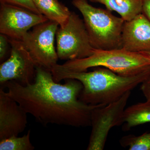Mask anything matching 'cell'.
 Returning <instances> with one entry per match:
<instances>
[{"label":"cell","instance_id":"cell-20","mask_svg":"<svg viewBox=\"0 0 150 150\" xmlns=\"http://www.w3.org/2000/svg\"><path fill=\"white\" fill-rule=\"evenodd\" d=\"M142 13L150 21V0H143Z\"/></svg>","mask_w":150,"mask_h":150},{"label":"cell","instance_id":"cell-4","mask_svg":"<svg viewBox=\"0 0 150 150\" xmlns=\"http://www.w3.org/2000/svg\"><path fill=\"white\" fill-rule=\"evenodd\" d=\"M72 4L83 16L85 26L95 49L109 50L122 47L124 21L108 10L96 8L87 0H73Z\"/></svg>","mask_w":150,"mask_h":150},{"label":"cell","instance_id":"cell-1","mask_svg":"<svg viewBox=\"0 0 150 150\" xmlns=\"http://www.w3.org/2000/svg\"><path fill=\"white\" fill-rule=\"evenodd\" d=\"M60 84L51 71L36 67L34 81L23 86L11 81L1 86L28 114L45 126L48 124L90 126L92 111L100 105H92L80 100L82 84L74 79Z\"/></svg>","mask_w":150,"mask_h":150},{"label":"cell","instance_id":"cell-15","mask_svg":"<svg viewBox=\"0 0 150 150\" xmlns=\"http://www.w3.org/2000/svg\"><path fill=\"white\" fill-rule=\"evenodd\" d=\"M30 130L23 137L13 136L0 141L1 150H33L34 146L30 140Z\"/></svg>","mask_w":150,"mask_h":150},{"label":"cell","instance_id":"cell-11","mask_svg":"<svg viewBox=\"0 0 150 150\" xmlns=\"http://www.w3.org/2000/svg\"><path fill=\"white\" fill-rule=\"evenodd\" d=\"M122 47L131 52H150V21L143 13L124 22Z\"/></svg>","mask_w":150,"mask_h":150},{"label":"cell","instance_id":"cell-22","mask_svg":"<svg viewBox=\"0 0 150 150\" xmlns=\"http://www.w3.org/2000/svg\"><path fill=\"white\" fill-rule=\"evenodd\" d=\"M33 1H34V0H33Z\"/></svg>","mask_w":150,"mask_h":150},{"label":"cell","instance_id":"cell-8","mask_svg":"<svg viewBox=\"0 0 150 150\" xmlns=\"http://www.w3.org/2000/svg\"><path fill=\"white\" fill-rule=\"evenodd\" d=\"M11 51L9 57L0 66V85L13 81L23 86L34 81L35 62L21 40L9 38Z\"/></svg>","mask_w":150,"mask_h":150},{"label":"cell","instance_id":"cell-14","mask_svg":"<svg viewBox=\"0 0 150 150\" xmlns=\"http://www.w3.org/2000/svg\"><path fill=\"white\" fill-rule=\"evenodd\" d=\"M150 123V101L139 103L125 109L122 119V129L129 131L131 128Z\"/></svg>","mask_w":150,"mask_h":150},{"label":"cell","instance_id":"cell-12","mask_svg":"<svg viewBox=\"0 0 150 150\" xmlns=\"http://www.w3.org/2000/svg\"><path fill=\"white\" fill-rule=\"evenodd\" d=\"M102 4L107 9L120 15L124 21H129L142 13L143 0H90Z\"/></svg>","mask_w":150,"mask_h":150},{"label":"cell","instance_id":"cell-7","mask_svg":"<svg viewBox=\"0 0 150 150\" xmlns=\"http://www.w3.org/2000/svg\"><path fill=\"white\" fill-rule=\"evenodd\" d=\"M131 91L128 92L117 101L105 105H100L92 111L91 134L87 150H103L110 129L122 125L124 110Z\"/></svg>","mask_w":150,"mask_h":150},{"label":"cell","instance_id":"cell-19","mask_svg":"<svg viewBox=\"0 0 150 150\" xmlns=\"http://www.w3.org/2000/svg\"><path fill=\"white\" fill-rule=\"evenodd\" d=\"M140 88L146 100L150 101V76L141 84Z\"/></svg>","mask_w":150,"mask_h":150},{"label":"cell","instance_id":"cell-17","mask_svg":"<svg viewBox=\"0 0 150 150\" xmlns=\"http://www.w3.org/2000/svg\"><path fill=\"white\" fill-rule=\"evenodd\" d=\"M0 2L1 4H9L18 6L31 11L35 13L40 14L33 0H0Z\"/></svg>","mask_w":150,"mask_h":150},{"label":"cell","instance_id":"cell-16","mask_svg":"<svg viewBox=\"0 0 150 150\" xmlns=\"http://www.w3.org/2000/svg\"><path fill=\"white\" fill-rule=\"evenodd\" d=\"M121 146L129 150H150V132L139 136L129 135L120 140Z\"/></svg>","mask_w":150,"mask_h":150},{"label":"cell","instance_id":"cell-21","mask_svg":"<svg viewBox=\"0 0 150 150\" xmlns=\"http://www.w3.org/2000/svg\"><path fill=\"white\" fill-rule=\"evenodd\" d=\"M142 53H145V54L147 55L150 58V52H142Z\"/></svg>","mask_w":150,"mask_h":150},{"label":"cell","instance_id":"cell-13","mask_svg":"<svg viewBox=\"0 0 150 150\" xmlns=\"http://www.w3.org/2000/svg\"><path fill=\"white\" fill-rule=\"evenodd\" d=\"M33 2L40 14L60 26L67 22L71 13L59 0H34Z\"/></svg>","mask_w":150,"mask_h":150},{"label":"cell","instance_id":"cell-6","mask_svg":"<svg viewBox=\"0 0 150 150\" xmlns=\"http://www.w3.org/2000/svg\"><path fill=\"white\" fill-rule=\"evenodd\" d=\"M59 26L57 23L48 20L33 28L21 40L36 67L51 71L57 64L59 59L54 40Z\"/></svg>","mask_w":150,"mask_h":150},{"label":"cell","instance_id":"cell-18","mask_svg":"<svg viewBox=\"0 0 150 150\" xmlns=\"http://www.w3.org/2000/svg\"><path fill=\"white\" fill-rule=\"evenodd\" d=\"M9 38L6 35L1 33L0 35V61L4 62L7 55Z\"/></svg>","mask_w":150,"mask_h":150},{"label":"cell","instance_id":"cell-3","mask_svg":"<svg viewBox=\"0 0 150 150\" xmlns=\"http://www.w3.org/2000/svg\"><path fill=\"white\" fill-rule=\"evenodd\" d=\"M102 67L124 76H136L150 67V58L144 53L127 51L123 48L105 50L94 49L90 56L56 64L51 71H87L91 68Z\"/></svg>","mask_w":150,"mask_h":150},{"label":"cell","instance_id":"cell-10","mask_svg":"<svg viewBox=\"0 0 150 150\" xmlns=\"http://www.w3.org/2000/svg\"><path fill=\"white\" fill-rule=\"evenodd\" d=\"M27 112L0 88V141L13 136H18L26 128Z\"/></svg>","mask_w":150,"mask_h":150},{"label":"cell","instance_id":"cell-9","mask_svg":"<svg viewBox=\"0 0 150 150\" xmlns=\"http://www.w3.org/2000/svg\"><path fill=\"white\" fill-rule=\"evenodd\" d=\"M48 20L41 14L18 6L1 4L0 32L10 39L21 40L30 28Z\"/></svg>","mask_w":150,"mask_h":150},{"label":"cell","instance_id":"cell-5","mask_svg":"<svg viewBox=\"0 0 150 150\" xmlns=\"http://www.w3.org/2000/svg\"><path fill=\"white\" fill-rule=\"evenodd\" d=\"M57 55L61 60L83 59L93 53L83 20L71 12L67 22L59 26L56 35Z\"/></svg>","mask_w":150,"mask_h":150},{"label":"cell","instance_id":"cell-2","mask_svg":"<svg viewBox=\"0 0 150 150\" xmlns=\"http://www.w3.org/2000/svg\"><path fill=\"white\" fill-rule=\"evenodd\" d=\"M51 72L57 82L70 79L81 82L83 86L79 98L81 101L92 105H106L117 101L146 80L150 76V67L132 76H121L103 67L90 72Z\"/></svg>","mask_w":150,"mask_h":150}]
</instances>
